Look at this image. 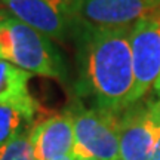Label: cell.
<instances>
[{"label": "cell", "instance_id": "cell-7", "mask_svg": "<svg viewBox=\"0 0 160 160\" xmlns=\"http://www.w3.org/2000/svg\"><path fill=\"white\" fill-rule=\"evenodd\" d=\"M160 138V125L153 120L148 107L133 104L120 113V160H151Z\"/></svg>", "mask_w": 160, "mask_h": 160}, {"label": "cell", "instance_id": "cell-13", "mask_svg": "<svg viewBox=\"0 0 160 160\" xmlns=\"http://www.w3.org/2000/svg\"><path fill=\"white\" fill-rule=\"evenodd\" d=\"M151 160H160V138L156 142V147L153 150V154H151Z\"/></svg>", "mask_w": 160, "mask_h": 160}, {"label": "cell", "instance_id": "cell-17", "mask_svg": "<svg viewBox=\"0 0 160 160\" xmlns=\"http://www.w3.org/2000/svg\"><path fill=\"white\" fill-rule=\"evenodd\" d=\"M77 160H93V159H77Z\"/></svg>", "mask_w": 160, "mask_h": 160}, {"label": "cell", "instance_id": "cell-5", "mask_svg": "<svg viewBox=\"0 0 160 160\" xmlns=\"http://www.w3.org/2000/svg\"><path fill=\"white\" fill-rule=\"evenodd\" d=\"M0 6L49 39L64 40L74 30L77 0H0Z\"/></svg>", "mask_w": 160, "mask_h": 160}, {"label": "cell", "instance_id": "cell-6", "mask_svg": "<svg viewBox=\"0 0 160 160\" xmlns=\"http://www.w3.org/2000/svg\"><path fill=\"white\" fill-rule=\"evenodd\" d=\"M154 11L156 8L145 0H77L74 28L77 25L93 28L132 27Z\"/></svg>", "mask_w": 160, "mask_h": 160}, {"label": "cell", "instance_id": "cell-3", "mask_svg": "<svg viewBox=\"0 0 160 160\" xmlns=\"http://www.w3.org/2000/svg\"><path fill=\"white\" fill-rule=\"evenodd\" d=\"M74 125L76 159L120 160V113L77 104L68 111Z\"/></svg>", "mask_w": 160, "mask_h": 160}, {"label": "cell", "instance_id": "cell-9", "mask_svg": "<svg viewBox=\"0 0 160 160\" xmlns=\"http://www.w3.org/2000/svg\"><path fill=\"white\" fill-rule=\"evenodd\" d=\"M30 73L0 59V105H12L36 114L37 102L28 91Z\"/></svg>", "mask_w": 160, "mask_h": 160}, {"label": "cell", "instance_id": "cell-10", "mask_svg": "<svg viewBox=\"0 0 160 160\" xmlns=\"http://www.w3.org/2000/svg\"><path fill=\"white\" fill-rule=\"evenodd\" d=\"M34 114L12 105H0V147L31 129Z\"/></svg>", "mask_w": 160, "mask_h": 160}, {"label": "cell", "instance_id": "cell-4", "mask_svg": "<svg viewBox=\"0 0 160 160\" xmlns=\"http://www.w3.org/2000/svg\"><path fill=\"white\" fill-rule=\"evenodd\" d=\"M131 51L135 80L132 102L137 104L160 77V17L151 13L132 25Z\"/></svg>", "mask_w": 160, "mask_h": 160}, {"label": "cell", "instance_id": "cell-2", "mask_svg": "<svg viewBox=\"0 0 160 160\" xmlns=\"http://www.w3.org/2000/svg\"><path fill=\"white\" fill-rule=\"evenodd\" d=\"M0 59L19 67L30 74L64 80L67 68L51 39L6 9H0Z\"/></svg>", "mask_w": 160, "mask_h": 160}, {"label": "cell", "instance_id": "cell-12", "mask_svg": "<svg viewBox=\"0 0 160 160\" xmlns=\"http://www.w3.org/2000/svg\"><path fill=\"white\" fill-rule=\"evenodd\" d=\"M147 107H148V113L153 117V120L160 125V99H157L154 102H148Z\"/></svg>", "mask_w": 160, "mask_h": 160}, {"label": "cell", "instance_id": "cell-8", "mask_svg": "<svg viewBox=\"0 0 160 160\" xmlns=\"http://www.w3.org/2000/svg\"><path fill=\"white\" fill-rule=\"evenodd\" d=\"M36 160H55L71 154L74 147V125L70 113L48 117L31 131Z\"/></svg>", "mask_w": 160, "mask_h": 160}, {"label": "cell", "instance_id": "cell-15", "mask_svg": "<svg viewBox=\"0 0 160 160\" xmlns=\"http://www.w3.org/2000/svg\"><path fill=\"white\" fill-rule=\"evenodd\" d=\"M55 160H77L73 154H67V156H62V157H59V159H55Z\"/></svg>", "mask_w": 160, "mask_h": 160}, {"label": "cell", "instance_id": "cell-16", "mask_svg": "<svg viewBox=\"0 0 160 160\" xmlns=\"http://www.w3.org/2000/svg\"><path fill=\"white\" fill-rule=\"evenodd\" d=\"M154 91L157 92V93H160V77H159V80L156 82V85H154Z\"/></svg>", "mask_w": 160, "mask_h": 160}, {"label": "cell", "instance_id": "cell-1", "mask_svg": "<svg viewBox=\"0 0 160 160\" xmlns=\"http://www.w3.org/2000/svg\"><path fill=\"white\" fill-rule=\"evenodd\" d=\"M79 42L82 83L97 107L123 113L133 105V67L131 27L93 28L77 25L73 31Z\"/></svg>", "mask_w": 160, "mask_h": 160}, {"label": "cell", "instance_id": "cell-11", "mask_svg": "<svg viewBox=\"0 0 160 160\" xmlns=\"http://www.w3.org/2000/svg\"><path fill=\"white\" fill-rule=\"evenodd\" d=\"M31 131L33 128L0 147V160H36L31 145Z\"/></svg>", "mask_w": 160, "mask_h": 160}, {"label": "cell", "instance_id": "cell-14", "mask_svg": "<svg viewBox=\"0 0 160 160\" xmlns=\"http://www.w3.org/2000/svg\"><path fill=\"white\" fill-rule=\"evenodd\" d=\"M145 2H147V3H150V5L153 6V8H156V9L160 6V0H145Z\"/></svg>", "mask_w": 160, "mask_h": 160}]
</instances>
